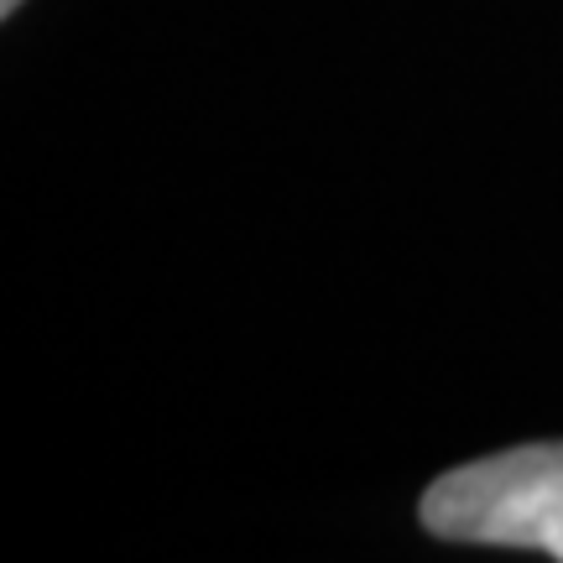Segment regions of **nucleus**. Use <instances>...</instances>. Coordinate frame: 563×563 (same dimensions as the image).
Here are the masks:
<instances>
[{
    "label": "nucleus",
    "mask_w": 563,
    "mask_h": 563,
    "mask_svg": "<svg viewBox=\"0 0 563 563\" xmlns=\"http://www.w3.org/2000/svg\"><path fill=\"white\" fill-rule=\"evenodd\" d=\"M422 527L454 543L563 559V443H522L439 475L422 496Z\"/></svg>",
    "instance_id": "nucleus-1"
},
{
    "label": "nucleus",
    "mask_w": 563,
    "mask_h": 563,
    "mask_svg": "<svg viewBox=\"0 0 563 563\" xmlns=\"http://www.w3.org/2000/svg\"><path fill=\"white\" fill-rule=\"evenodd\" d=\"M21 0H0V11H5V16H11V11H16Z\"/></svg>",
    "instance_id": "nucleus-2"
}]
</instances>
